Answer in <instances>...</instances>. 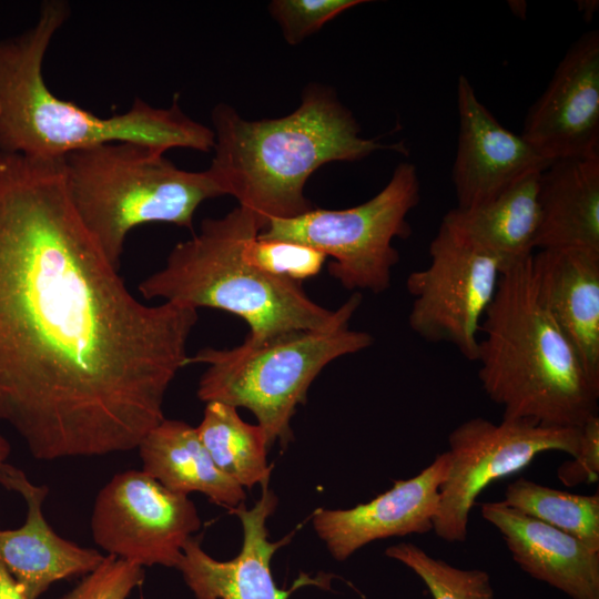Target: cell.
Here are the masks:
<instances>
[{"label": "cell", "instance_id": "cell-1", "mask_svg": "<svg viewBox=\"0 0 599 599\" xmlns=\"http://www.w3.org/2000/svg\"><path fill=\"white\" fill-rule=\"evenodd\" d=\"M79 219L62 159L0 152V422L39 460L136 449L197 311L132 295Z\"/></svg>", "mask_w": 599, "mask_h": 599}, {"label": "cell", "instance_id": "cell-2", "mask_svg": "<svg viewBox=\"0 0 599 599\" xmlns=\"http://www.w3.org/2000/svg\"><path fill=\"white\" fill-rule=\"evenodd\" d=\"M69 16L67 1L45 0L33 26L0 40L1 153L61 160L110 142H134L163 152L213 149L212 129L187 116L176 98L169 108L136 98L124 113L101 118L54 95L44 81L43 62Z\"/></svg>", "mask_w": 599, "mask_h": 599}, {"label": "cell", "instance_id": "cell-3", "mask_svg": "<svg viewBox=\"0 0 599 599\" xmlns=\"http://www.w3.org/2000/svg\"><path fill=\"white\" fill-rule=\"evenodd\" d=\"M211 119L214 156L209 173L223 195L234 196L265 225L314 209L304 186L323 164L402 150L363 138L352 112L319 84L307 85L300 106L283 118L250 121L219 103Z\"/></svg>", "mask_w": 599, "mask_h": 599}, {"label": "cell", "instance_id": "cell-4", "mask_svg": "<svg viewBox=\"0 0 599 599\" xmlns=\"http://www.w3.org/2000/svg\"><path fill=\"white\" fill-rule=\"evenodd\" d=\"M530 261L502 272L480 325L478 377L502 419L580 428L597 415L599 382L541 301Z\"/></svg>", "mask_w": 599, "mask_h": 599}, {"label": "cell", "instance_id": "cell-5", "mask_svg": "<svg viewBox=\"0 0 599 599\" xmlns=\"http://www.w3.org/2000/svg\"><path fill=\"white\" fill-rule=\"evenodd\" d=\"M265 227L240 205L222 217L203 220L199 232L177 243L165 265L139 284L140 294L196 311L232 313L250 326L251 341L349 324L362 303L359 293L337 309H327L307 296L301 282L266 273L250 261L248 245Z\"/></svg>", "mask_w": 599, "mask_h": 599}, {"label": "cell", "instance_id": "cell-6", "mask_svg": "<svg viewBox=\"0 0 599 599\" xmlns=\"http://www.w3.org/2000/svg\"><path fill=\"white\" fill-rule=\"evenodd\" d=\"M164 154L140 143L110 142L62 159L71 203L116 270L134 227L161 222L192 230L200 204L223 195L207 170H181Z\"/></svg>", "mask_w": 599, "mask_h": 599}, {"label": "cell", "instance_id": "cell-7", "mask_svg": "<svg viewBox=\"0 0 599 599\" xmlns=\"http://www.w3.org/2000/svg\"><path fill=\"white\" fill-rule=\"evenodd\" d=\"M374 342L349 324L327 331H290L264 341L245 339L233 348L205 347L187 364H205L197 397L251 410L264 430L268 449L293 439L291 420L307 392L333 361L358 353Z\"/></svg>", "mask_w": 599, "mask_h": 599}, {"label": "cell", "instance_id": "cell-8", "mask_svg": "<svg viewBox=\"0 0 599 599\" xmlns=\"http://www.w3.org/2000/svg\"><path fill=\"white\" fill-rule=\"evenodd\" d=\"M419 200L417 170L403 162L385 187L365 203L344 210L312 209L293 219L272 220L257 237L311 246L333 258L328 272L346 290L378 294L390 286L399 261L393 241L410 235L407 216Z\"/></svg>", "mask_w": 599, "mask_h": 599}, {"label": "cell", "instance_id": "cell-9", "mask_svg": "<svg viewBox=\"0 0 599 599\" xmlns=\"http://www.w3.org/2000/svg\"><path fill=\"white\" fill-rule=\"evenodd\" d=\"M429 263L406 280L410 328L430 343H448L476 362L483 318L504 266L499 258L443 219L429 244Z\"/></svg>", "mask_w": 599, "mask_h": 599}, {"label": "cell", "instance_id": "cell-10", "mask_svg": "<svg viewBox=\"0 0 599 599\" xmlns=\"http://www.w3.org/2000/svg\"><path fill=\"white\" fill-rule=\"evenodd\" d=\"M580 428L544 426L529 419H502L496 424L470 418L448 435L450 467L441 485L433 530L447 542L467 538L470 511L491 483L525 469L537 455L578 454Z\"/></svg>", "mask_w": 599, "mask_h": 599}, {"label": "cell", "instance_id": "cell-11", "mask_svg": "<svg viewBox=\"0 0 599 599\" xmlns=\"http://www.w3.org/2000/svg\"><path fill=\"white\" fill-rule=\"evenodd\" d=\"M200 527L187 496L136 469L113 476L98 493L91 515L94 542L108 555L141 567L176 568L185 541Z\"/></svg>", "mask_w": 599, "mask_h": 599}, {"label": "cell", "instance_id": "cell-12", "mask_svg": "<svg viewBox=\"0 0 599 599\" xmlns=\"http://www.w3.org/2000/svg\"><path fill=\"white\" fill-rule=\"evenodd\" d=\"M545 158H599V32L576 40L544 93L529 109L520 134Z\"/></svg>", "mask_w": 599, "mask_h": 599}, {"label": "cell", "instance_id": "cell-13", "mask_svg": "<svg viewBox=\"0 0 599 599\" xmlns=\"http://www.w3.org/2000/svg\"><path fill=\"white\" fill-rule=\"evenodd\" d=\"M457 108L459 132L451 170L457 207L483 204L525 174L545 171L554 162L505 128L463 74L457 82Z\"/></svg>", "mask_w": 599, "mask_h": 599}, {"label": "cell", "instance_id": "cell-14", "mask_svg": "<svg viewBox=\"0 0 599 599\" xmlns=\"http://www.w3.org/2000/svg\"><path fill=\"white\" fill-rule=\"evenodd\" d=\"M449 467V455L444 451L419 474L394 480L390 489L369 502L349 509L318 508L312 516L314 530L339 561L378 539L427 534L433 530Z\"/></svg>", "mask_w": 599, "mask_h": 599}, {"label": "cell", "instance_id": "cell-15", "mask_svg": "<svg viewBox=\"0 0 599 599\" xmlns=\"http://www.w3.org/2000/svg\"><path fill=\"white\" fill-rule=\"evenodd\" d=\"M241 506L230 510L243 527V545L240 554L229 561L209 556L201 547L199 537L189 538L182 549L176 567L195 599H287L301 585L316 583L304 577L290 590L278 589L271 572V559L275 551L286 545L292 535L277 541L268 540L266 521L275 511L277 497L262 486L260 499L250 509Z\"/></svg>", "mask_w": 599, "mask_h": 599}, {"label": "cell", "instance_id": "cell-16", "mask_svg": "<svg viewBox=\"0 0 599 599\" xmlns=\"http://www.w3.org/2000/svg\"><path fill=\"white\" fill-rule=\"evenodd\" d=\"M0 484L20 494L27 504L24 524L0 530V561L31 599L40 597L53 582L85 576L102 562L104 556L99 551L60 537L47 522L42 511L47 486L34 485L9 464Z\"/></svg>", "mask_w": 599, "mask_h": 599}, {"label": "cell", "instance_id": "cell-17", "mask_svg": "<svg viewBox=\"0 0 599 599\" xmlns=\"http://www.w3.org/2000/svg\"><path fill=\"white\" fill-rule=\"evenodd\" d=\"M480 512L524 571L572 599H599V551L504 501L484 502Z\"/></svg>", "mask_w": 599, "mask_h": 599}, {"label": "cell", "instance_id": "cell-18", "mask_svg": "<svg viewBox=\"0 0 599 599\" xmlns=\"http://www.w3.org/2000/svg\"><path fill=\"white\" fill-rule=\"evenodd\" d=\"M530 267L546 308L588 374L599 382V254L540 250L532 255Z\"/></svg>", "mask_w": 599, "mask_h": 599}, {"label": "cell", "instance_id": "cell-19", "mask_svg": "<svg viewBox=\"0 0 599 599\" xmlns=\"http://www.w3.org/2000/svg\"><path fill=\"white\" fill-rule=\"evenodd\" d=\"M537 250L599 254V158L554 161L539 179Z\"/></svg>", "mask_w": 599, "mask_h": 599}, {"label": "cell", "instance_id": "cell-20", "mask_svg": "<svg viewBox=\"0 0 599 599\" xmlns=\"http://www.w3.org/2000/svg\"><path fill=\"white\" fill-rule=\"evenodd\" d=\"M142 470L169 490L187 496L197 491L230 510L245 500L243 487L224 475L201 441L196 427L164 418L140 441Z\"/></svg>", "mask_w": 599, "mask_h": 599}, {"label": "cell", "instance_id": "cell-21", "mask_svg": "<svg viewBox=\"0 0 599 599\" xmlns=\"http://www.w3.org/2000/svg\"><path fill=\"white\" fill-rule=\"evenodd\" d=\"M541 172L525 174L483 204L451 209L443 219L495 254L504 271L524 263L532 257L536 250Z\"/></svg>", "mask_w": 599, "mask_h": 599}, {"label": "cell", "instance_id": "cell-22", "mask_svg": "<svg viewBox=\"0 0 599 599\" xmlns=\"http://www.w3.org/2000/svg\"><path fill=\"white\" fill-rule=\"evenodd\" d=\"M199 437L216 467L241 487L268 484L267 443L260 425L245 423L235 407L206 403Z\"/></svg>", "mask_w": 599, "mask_h": 599}, {"label": "cell", "instance_id": "cell-23", "mask_svg": "<svg viewBox=\"0 0 599 599\" xmlns=\"http://www.w3.org/2000/svg\"><path fill=\"white\" fill-rule=\"evenodd\" d=\"M507 506L567 532L599 551V495H577L526 478L507 485Z\"/></svg>", "mask_w": 599, "mask_h": 599}, {"label": "cell", "instance_id": "cell-24", "mask_svg": "<svg viewBox=\"0 0 599 599\" xmlns=\"http://www.w3.org/2000/svg\"><path fill=\"white\" fill-rule=\"evenodd\" d=\"M385 555L412 569L434 599H494L490 577L484 570L456 568L410 542L389 546Z\"/></svg>", "mask_w": 599, "mask_h": 599}, {"label": "cell", "instance_id": "cell-25", "mask_svg": "<svg viewBox=\"0 0 599 599\" xmlns=\"http://www.w3.org/2000/svg\"><path fill=\"white\" fill-rule=\"evenodd\" d=\"M247 255L264 272L301 283L316 275L326 260L322 252L311 246L257 236L251 241Z\"/></svg>", "mask_w": 599, "mask_h": 599}, {"label": "cell", "instance_id": "cell-26", "mask_svg": "<svg viewBox=\"0 0 599 599\" xmlns=\"http://www.w3.org/2000/svg\"><path fill=\"white\" fill-rule=\"evenodd\" d=\"M363 2L365 1L274 0L268 10L281 27L285 40L290 44H297L342 12Z\"/></svg>", "mask_w": 599, "mask_h": 599}, {"label": "cell", "instance_id": "cell-27", "mask_svg": "<svg viewBox=\"0 0 599 599\" xmlns=\"http://www.w3.org/2000/svg\"><path fill=\"white\" fill-rule=\"evenodd\" d=\"M143 580V567L106 555L94 570L60 599H126Z\"/></svg>", "mask_w": 599, "mask_h": 599}, {"label": "cell", "instance_id": "cell-28", "mask_svg": "<svg viewBox=\"0 0 599 599\" xmlns=\"http://www.w3.org/2000/svg\"><path fill=\"white\" fill-rule=\"evenodd\" d=\"M559 480L569 487L592 484L599 478V417H589L580 427L578 454L557 470Z\"/></svg>", "mask_w": 599, "mask_h": 599}, {"label": "cell", "instance_id": "cell-29", "mask_svg": "<svg viewBox=\"0 0 599 599\" xmlns=\"http://www.w3.org/2000/svg\"><path fill=\"white\" fill-rule=\"evenodd\" d=\"M0 599H31L0 561Z\"/></svg>", "mask_w": 599, "mask_h": 599}, {"label": "cell", "instance_id": "cell-30", "mask_svg": "<svg viewBox=\"0 0 599 599\" xmlns=\"http://www.w3.org/2000/svg\"><path fill=\"white\" fill-rule=\"evenodd\" d=\"M11 448L9 441L0 434V478L4 466L8 464L7 459L10 455Z\"/></svg>", "mask_w": 599, "mask_h": 599}]
</instances>
